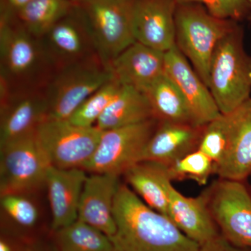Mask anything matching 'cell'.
Returning <instances> with one entry per match:
<instances>
[{
	"instance_id": "6da1fadb",
	"label": "cell",
	"mask_w": 251,
	"mask_h": 251,
	"mask_svg": "<svg viewBox=\"0 0 251 251\" xmlns=\"http://www.w3.org/2000/svg\"><path fill=\"white\" fill-rule=\"evenodd\" d=\"M115 251H199L168 216L153 210L127 184H120L115 202Z\"/></svg>"
},
{
	"instance_id": "7a4b0ae2",
	"label": "cell",
	"mask_w": 251,
	"mask_h": 251,
	"mask_svg": "<svg viewBox=\"0 0 251 251\" xmlns=\"http://www.w3.org/2000/svg\"><path fill=\"white\" fill-rule=\"evenodd\" d=\"M0 77L9 84L13 96L44 90L54 70L39 39L16 18H0Z\"/></svg>"
},
{
	"instance_id": "3957f363",
	"label": "cell",
	"mask_w": 251,
	"mask_h": 251,
	"mask_svg": "<svg viewBox=\"0 0 251 251\" xmlns=\"http://www.w3.org/2000/svg\"><path fill=\"white\" fill-rule=\"evenodd\" d=\"M208 87L222 114L233 111L251 98V57L244 49V32L237 25L216 46Z\"/></svg>"
},
{
	"instance_id": "277c9868",
	"label": "cell",
	"mask_w": 251,
	"mask_h": 251,
	"mask_svg": "<svg viewBox=\"0 0 251 251\" xmlns=\"http://www.w3.org/2000/svg\"><path fill=\"white\" fill-rule=\"evenodd\" d=\"M135 1L80 0L76 3L99 58L110 71L119 54L136 41L133 32Z\"/></svg>"
},
{
	"instance_id": "5b68a950",
	"label": "cell",
	"mask_w": 251,
	"mask_h": 251,
	"mask_svg": "<svg viewBox=\"0 0 251 251\" xmlns=\"http://www.w3.org/2000/svg\"><path fill=\"white\" fill-rule=\"evenodd\" d=\"M234 24L214 17L202 7L181 4L175 11V43L189 59L195 71L208 87L213 54L221 39Z\"/></svg>"
},
{
	"instance_id": "8992f818",
	"label": "cell",
	"mask_w": 251,
	"mask_h": 251,
	"mask_svg": "<svg viewBox=\"0 0 251 251\" xmlns=\"http://www.w3.org/2000/svg\"><path fill=\"white\" fill-rule=\"evenodd\" d=\"M114 78L111 71L94 58L54 73L45 88L49 118L68 120L84 101Z\"/></svg>"
},
{
	"instance_id": "52a82bcc",
	"label": "cell",
	"mask_w": 251,
	"mask_h": 251,
	"mask_svg": "<svg viewBox=\"0 0 251 251\" xmlns=\"http://www.w3.org/2000/svg\"><path fill=\"white\" fill-rule=\"evenodd\" d=\"M36 130L0 146V195L31 194L45 186L50 168Z\"/></svg>"
},
{
	"instance_id": "ba28073f",
	"label": "cell",
	"mask_w": 251,
	"mask_h": 251,
	"mask_svg": "<svg viewBox=\"0 0 251 251\" xmlns=\"http://www.w3.org/2000/svg\"><path fill=\"white\" fill-rule=\"evenodd\" d=\"M203 192L219 234L234 246L251 249V191L245 181L219 178Z\"/></svg>"
},
{
	"instance_id": "9c48e42d",
	"label": "cell",
	"mask_w": 251,
	"mask_h": 251,
	"mask_svg": "<svg viewBox=\"0 0 251 251\" xmlns=\"http://www.w3.org/2000/svg\"><path fill=\"white\" fill-rule=\"evenodd\" d=\"M103 130L74 125L68 120L46 117L36 136L51 166L60 169L84 168L94 154Z\"/></svg>"
},
{
	"instance_id": "30bf717a",
	"label": "cell",
	"mask_w": 251,
	"mask_h": 251,
	"mask_svg": "<svg viewBox=\"0 0 251 251\" xmlns=\"http://www.w3.org/2000/svg\"><path fill=\"white\" fill-rule=\"evenodd\" d=\"M155 119L121 128L103 130L97 149L84 168L92 173L124 175L138 162L156 129Z\"/></svg>"
},
{
	"instance_id": "8fae6325",
	"label": "cell",
	"mask_w": 251,
	"mask_h": 251,
	"mask_svg": "<svg viewBox=\"0 0 251 251\" xmlns=\"http://www.w3.org/2000/svg\"><path fill=\"white\" fill-rule=\"evenodd\" d=\"M39 40L54 72L77 63L99 58L90 31L76 5L72 13L56 23Z\"/></svg>"
},
{
	"instance_id": "7c38bea8",
	"label": "cell",
	"mask_w": 251,
	"mask_h": 251,
	"mask_svg": "<svg viewBox=\"0 0 251 251\" xmlns=\"http://www.w3.org/2000/svg\"><path fill=\"white\" fill-rule=\"evenodd\" d=\"M164 74L184 97L195 125L204 126L221 115L209 87L176 46L165 53Z\"/></svg>"
},
{
	"instance_id": "4fadbf2b",
	"label": "cell",
	"mask_w": 251,
	"mask_h": 251,
	"mask_svg": "<svg viewBox=\"0 0 251 251\" xmlns=\"http://www.w3.org/2000/svg\"><path fill=\"white\" fill-rule=\"evenodd\" d=\"M175 0H135V41L166 52L175 43Z\"/></svg>"
},
{
	"instance_id": "5bb4252c",
	"label": "cell",
	"mask_w": 251,
	"mask_h": 251,
	"mask_svg": "<svg viewBox=\"0 0 251 251\" xmlns=\"http://www.w3.org/2000/svg\"><path fill=\"white\" fill-rule=\"evenodd\" d=\"M120 176L92 173L86 178L77 220L90 225L112 238L116 232L114 202L120 186Z\"/></svg>"
},
{
	"instance_id": "9a60e30c",
	"label": "cell",
	"mask_w": 251,
	"mask_h": 251,
	"mask_svg": "<svg viewBox=\"0 0 251 251\" xmlns=\"http://www.w3.org/2000/svg\"><path fill=\"white\" fill-rule=\"evenodd\" d=\"M225 115L228 123V148L214 175L246 181L251 176V98Z\"/></svg>"
},
{
	"instance_id": "2e32d148",
	"label": "cell",
	"mask_w": 251,
	"mask_h": 251,
	"mask_svg": "<svg viewBox=\"0 0 251 251\" xmlns=\"http://www.w3.org/2000/svg\"><path fill=\"white\" fill-rule=\"evenodd\" d=\"M86 173L82 168L60 169L53 166L49 168L45 186L53 232L77 221L81 194L87 176Z\"/></svg>"
},
{
	"instance_id": "e0dca14e",
	"label": "cell",
	"mask_w": 251,
	"mask_h": 251,
	"mask_svg": "<svg viewBox=\"0 0 251 251\" xmlns=\"http://www.w3.org/2000/svg\"><path fill=\"white\" fill-rule=\"evenodd\" d=\"M204 127L158 122L147 144L142 161L172 166L188 153L198 150Z\"/></svg>"
},
{
	"instance_id": "ac0fdd59",
	"label": "cell",
	"mask_w": 251,
	"mask_h": 251,
	"mask_svg": "<svg viewBox=\"0 0 251 251\" xmlns=\"http://www.w3.org/2000/svg\"><path fill=\"white\" fill-rule=\"evenodd\" d=\"M165 53L135 41L112 63L114 77L143 92L164 74Z\"/></svg>"
},
{
	"instance_id": "d6986e66",
	"label": "cell",
	"mask_w": 251,
	"mask_h": 251,
	"mask_svg": "<svg viewBox=\"0 0 251 251\" xmlns=\"http://www.w3.org/2000/svg\"><path fill=\"white\" fill-rule=\"evenodd\" d=\"M168 217L185 235L200 246L220 234L204 192L197 197L188 198L172 184L169 189Z\"/></svg>"
},
{
	"instance_id": "ffe728a7",
	"label": "cell",
	"mask_w": 251,
	"mask_h": 251,
	"mask_svg": "<svg viewBox=\"0 0 251 251\" xmlns=\"http://www.w3.org/2000/svg\"><path fill=\"white\" fill-rule=\"evenodd\" d=\"M48 117V103L44 90L14 96L1 110L0 146L35 131Z\"/></svg>"
},
{
	"instance_id": "44dd1931",
	"label": "cell",
	"mask_w": 251,
	"mask_h": 251,
	"mask_svg": "<svg viewBox=\"0 0 251 251\" xmlns=\"http://www.w3.org/2000/svg\"><path fill=\"white\" fill-rule=\"evenodd\" d=\"M123 175L127 185L147 205L168 216L169 189L173 184L168 166L142 161Z\"/></svg>"
},
{
	"instance_id": "7402d4cb",
	"label": "cell",
	"mask_w": 251,
	"mask_h": 251,
	"mask_svg": "<svg viewBox=\"0 0 251 251\" xmlns=\"http://www.w3.org/2000/svg\"><path fill=\"white\" fill-rule=\"evenodd\" d=\"M153 118L152 109L143 92L122 85L96 126L102 130L136 125Z\"/></svg>"
},
{
	"instance_id": "603a6c76",
	"label": "cell",
	"mask_w": 251,
	"mask_h": 251,
	"mask_svg": "<svg viewBox=\"0 0 251 251\" xmlns=\"http://www.w3.org/2000/svg\"><path fill=\"white\" fill-rule=\"evenodd\" d=\"M143 94L157 121L195 125L184 97L166 74L157 78Z\"/></svg>"
},
{
	"instance_id": "cb8c5ba5",
	"label": "cell",
	"mask_w": 251,
	"mask_h": 251,
	"mask_svg": "<svg viewBox=\"0 0 251 251\" xmlns=\"http://www.w3.org/2000/svg\"><path fill=\"white\" fill-rule=\"evenodd\" d=\"M72 0H31L16 20L29 34L39 39L75 8Z\"/></svg>"
},
{
	"instance_id": "d4e9b609",
	"label": "cell",
	"mask_w": 251,
	"mask_h": 251,
	"mask_svg": "<svg viewBox=\"0 0 251 251\" xmlns=\"http://www.w3.org/2000/svg\"><path fill=\"white\" fill-rule=\"evenodd\" d=\"M53 232L58 251H115L108 235L80 220Z\"/></svg>"
},
{
	"instance_id": "484cf974",
	"label": "cell",
	"mask_w": 251,
	"mask_h": 251,
	"mask_svg": "<svg viewBox=\"0 0 251 251\" xmlns=\"http://www.w3.org/2000/svg\"><path fill=\"white\" fill-rule=\"evenodd\" d=\"M121 86L122 84L114 77L86 99L68 120L79 126H95Z\"/></svg>"
},
{
	"instance_id": "4316f807",
	"label": "cell",
	"mask_w": 251,
	"mask_h": 251,
	"mask_svg": "<svg viewBox=\"0 0 251 251\" xmlns=\"http://www.w3.org/2000/svg\"><path fill=\"white\" fill-rule=\"evenodd\" d=\"M168 169L173 181L191 180L204 186L214 175L215 166L207 155L196 150L175 162Z\"/></svg>"
},
{
	"instance_id": "83f0119b",
	"label": "cell",
	"mask_w": 251,
	"mask_h": 251,
	"mask_svg": "<svg viewBox=\"0 0 251 251\" xmlns=\"http://www.w3.org/2000/svg\"><path fill=\"white\" fill-rule=\"evenodd\" d=\"M228 140L227 116L221 113L219 117L204 126L198 150L212 160L216 169L226 156L228 148Z\"/></svg>"
},
{
	"instance_id": "f1b7e54d",
	"label": "cell",
	"mask_w": 251,
	"mask_h": 251,
	"mask_svg": "<svg viewBox=\"0 0 251 251\" xmlns=\"http://www.w3.org/2000/svg\"><path fill=\"white\" fill-rule=\"evenodd\" d=\"M28 194L1 196V206L5 215L22 230H30L39 223V209Z\"/></svg>"
},
{
	"instance_id": "f546056e",
	"label": "cell",
	"mask_w": 251,
	"mask_h": 251,
	"mask_svg": "<svg viewBox=\"0 0 251 251\" xmlns=\"http://www.w3.org/2000/svg\"><path fill=\"white\" fill-rule=\"evenodd\" d=\"M175 1L179 5L202 3L205 5L209 14L224 20L242 18L251 6L248 0H175Z\"/></svg>"
},
{
	"instance_id": "4dcf8cb0",
	"label": "cell",
	"mask_w": 251,
	"mask_h": 251,
	"mask_svg": "<svg viewBox=\"0 0 251 251\" xmlns=\"http://www.w3.org/2000/svg\"><path fill=\"white\" fill-rule=\"evenodd\" d=\"M36 246L26 238L2 231L0 237V251H34Z\"/></svg>"
},
{
	"instance_id": "1f68e13d",
	"label": "cell",
	"mask_w": 251,
	"mask_h": 251,
	"mask_svg": "<svg viewBox=\"0 0 251 251\" xmlns=\"http://www.w3.org/2000/svg\"><path fill=\"white\" fill-rule=\"evenodd\" d=\"M199 251H251V249L234 246L219 234L201 246Z\"/></svg>"
},
{
	"instance_id": "d6a6232c",
	"label": "cell",
	"mask_w": 251,
	"mask_h": 251,
	"mask_svg": "<svg viewBox=\"0 0 251 251\" xmlns=\"http://www.w3.org/2000/svg\"><path fill=\"white\" fill-rule=\"evenodd\" d=\"M31 0H0L1 15L0 18L12 20L30 1Z\"/></svg>"
},
{
	"instance_id": "836d02e7",
	"label": "cell",
	"mask_w": 251,
	"mask_h": 251,
	"mask_svg": "<svg viewBox=\"0 0 251 251\" xmlns=\"http://www.w3.org/2000/svg\"><path fill=\"white\" fill-rule=\"evenodd\" d=\"M34 251H46L42 250V249H39V248L36 247L35 249H34Z\"/></svg>"
},
{
	"instance_id": "e575fe53",
	"label": "cell",
	"mask_w": 251,
	"mask_h": 251,
	"mask_svg": "<svg viewBox=\"0 0 251 251\" xmlns=\"http://www.w3.org/2000/svg\"><path fill=\"white\" fill-rule=\"evenodd\" d=\"M72 1H74L75 3H77L80 0H72Z\"/></svg>"
},
{
	"instance_id": "d590c367",
	"label": "cell",
	"mask_w": 251,
	"mask_h": 251,
	"mask_svg": "<svg viewBox=\"0 0 251 251\" xmlns=\"http://www.w3.org/2000/svg\"><path fill=\"white\" fill-rule=\"evenodd\" d=\"M248 1H249V2H250V4H251V0H248Z\"/></svg>"
}]
</instances>
